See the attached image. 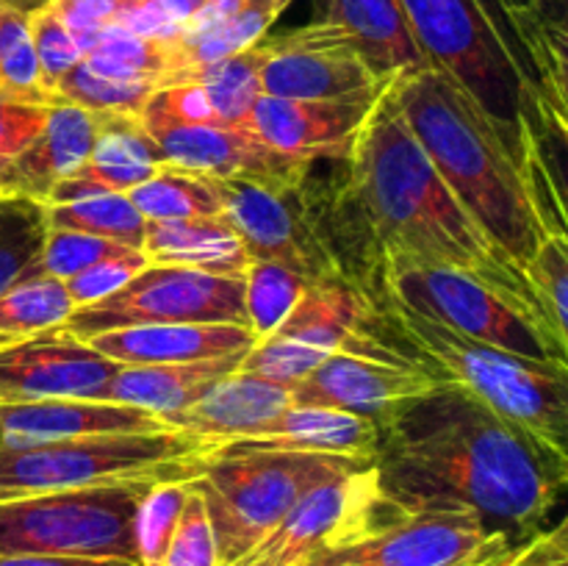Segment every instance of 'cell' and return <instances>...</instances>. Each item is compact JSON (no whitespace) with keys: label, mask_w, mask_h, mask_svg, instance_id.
I'll use <instances>...</instances> for the list:
<instances>
[{"label":"cell","mask_w":568,"mask_h":566,"mask_svg":"<svg viewBox=\"0 0 568 566\" xmlns=\"http://www.w3.org/2000/svg\"><path fill=\"white\" fill-rule=\"evenodd\" d=\"M98 137L92 153L81 170L72 172L67 181L50 192L44 205L72 203V200L92 198L103 192H131L139 183L150 181L166 164L155 139L144 131L142 120L133 117L98 114Z\"/></svg>","instance_id":"cell-22"},{"label":"cell","mask_w":568,"mask_h":566,"mask_svg":"<svg viewBox=\"0 0 568 566\" xmlns=\"http://www.w3.org/2000/svg\"><path fill=\"white\" fill-rule=\"evenodd\" d=\"M0 566H136L128 560L55 558V555H0Z\"/></svg>","instance_id":"cell-50"},{"label":"cell","mask_w":568,"mask_h":566,"mask_svg":"<svg viewBox=\"0 0 568 566\" xmlns=\"http://www.w3.org/2000/svg\"><path fill=\"white\" fill-rule=\"evenodd\" d=\"M558 566H568V560H564V564H558Z\"/></svg>","instance_id":"cell-56"},{"label":"cell","mask_w":568,"mask_h":566,"mask_svg":"<svg viewBox=\"0 0 568 566\" xmlns=\"http://www.w3.org/2000/svg\"><path fill=\"white\" fill-rule=\"evenodd\" d=\"M9 342H14V338H11V336H3V333H0V347H3V344H9Z\"/></svg>","instance_id":"cell-55"},{"label":"cell","mask_w":568,"mask_h":566,"mask_svg":"<svg viewBox=\"0 0 568 566\" xmlns=\"http://www.w3.org/2000/svg\"><path fill=\"white\" fill-rule=\"evenodd\" d=\"M449 381L444 372L419 366L381 364L358 355L333 353L314 372L288 386L292 405L336 408L381 420L397 403L433 392Z\"/></svg>","instance_id":"cell-17"},{"label":"cell","mask_w":568,"mask_h":566,"mask_svg":"<svg viewBox=\"0 0 568 566\" xmlns=\"http://www.w3.org/2000/svg\"><path fill=\"white\" fill-rule=\"evenodd\" d=\"M211 181L222 200V220L233 228L250 261H270L308 283L344 281L322 242L308 178L288 189H272L239 178Z\"/></svg>","instance_id":"cell-12"},{"label":"cell","mask_w":568,"mask_h":566,"mask_svg":"<svg viewBox=\"0 0 568 566\" xmlns=\"http://www.w3.org/2000/svg\"><path fill=\"white\" fill-rule=\"evenodd\" d=\"M148 266V259L142 253L120 255V259H105L98 261V264L87 266L78 275L67 277L64 286L70 292L75 309H83V305H92L98 300L109 297V294L120 292L139 270Z\"/></svg>","instance_id":"cell-45"},{"label":"cell","mask_w":568,"mask_h":566,"mask_svg":"<svg viewBox=\"0 0 568 566\" xmlns=\"http://www.w3.org/2000/svg\"><path fill=\"white\" fill-rule=\"evenodd\" d=\"M72 311L75 303L64 281L33 266L0 292V333L11 338L33 336L48 327H61Z\"/></svg>","instance_id":"cell-32"},{"label":"cell","mask_w":568,"mask_h":566,"mask_svg":"<svg viewBox=\"0 0 568 566\" xmlns=\"http://www.w3.org/2000/svg\"><path fill=\"white\" fill-rule=\"evenodd\" d=\"M266 59V39H261L253 48L233 53L227 59L214 61V64L197 67V70L181 72L172 83H203L209 92L211 105L216 111L220 125L242 128L247 120L250 109L261 98V64ZM170 87V83H166Z\"/></svg>","instance_id":"cell-30"},{"label":"cell","mask_w":568,"mask_h":566,"mask_svg":"<svg viewBox=\"0 0 568 566\" xmlns=\"http://www.w3.org/2000/svg\"><path fill=\"white\" fill-rule=\"evenodd\" d=\"M342 164L347 166L344 181L386 266V281L394 266L464 272L558 338L525 270L494 244L449 192L388 94L375 105L353 155Z\"/></svg>","instance_id":"cell-2"},{"label":"cell","mask_w":568,"mask_h":566,"mask_svg":"<svg viewBox=\"0 0 568 566\" xmlns=\"http://www.w3.org/2000/svg\"><path fill=\"white\" fill-rule=\"evenodd\" d=\"M144 220H194L222 216V200L211 178L164 164L150 181L128 192Z\"/></svg>","instance_id":"cell-33"},{"label":"cell","mask_w":568,"mask_h":566,"mask_svg":"<svg viewBox=\"0 0 568 566\" xmlns=\"http://www.w3.org/2000/svg\"><path fill=\"white\" fill-rule=\"evenodd\" d=\"M388 303L416 311L449 331L541 364L568 366L566 344L486 283L444 266H394Z\"/></svg>","instance_id":"cell-10"},{"label":"cell","mask_w":568,"mask_h":566,"mask_svg":"<svg viewBox=\"0 0 568 566\" xmlns=\"http://www.w3.org/2000/svg\"><path fill=\"white\" fill-rule=\"evenodd\" d=\"M433 70L458 83L525 172L532 139L552 133L541 103L477 0H399ZM558 137V133H555ZM564 139V137H560Z\"/></svg>","instance_id":"cell-4"},{"label":"cell","mask_w":568,"mask_h":566,"mask_svg":"<svg viewBox=\"0 0 568 566\" xmlns=\"http://www.w3.org/2000/svg\"><path fill=\"white\" fill-rule=\"evenodd\" d=\"M568 560L566 525H558L549 533H538L530 542L521 544L505 564L499 566H558Z\"/></svg>","instance_id":"cell-49"},{"label":"cell","mask_w":568,"mask_h":566,"mask_svg":"<svg viewBox=\"0 0 568 566\" xmlns=\"http://www.w3.org/2000/svg\"><path fill=\"white\" fill-rule=\"evenodd\" d=\"M366 472L336 477L305 494L255 547L231 566H305V560L336 533L347 511L358 499Z\"/></svg>","instance_id":"cell-23"},{"label":"cell","mask_w":568,"mask_h":566,"mask_svg":"<svg viewBox=\"0 0 568 566\" xmlns=\"http://www.w3.org/2000/svg\"><path fill=\"white\" fill-rule=\"evenodd\" d=\"M258 81L261 94L283 100H325L386 83L372 72L342 28L320 20L266 39Z\"/></svg>","instance_id":"cell-14"},{"label":"cell","mask_w":568,"mask_h":566,"mask_svg":"<svg viewBox=\"0 0 568 566\" xmlns=\"http://www.w3.org/2000/svg\"><path fill=\"white\" fill-rule=\"evenodd\" d=\"M383 322L403 338L405 350H416L449 381L464 383L488 408L568 453V366L505 353L397 303L383 309Z\"/></svg>","instance_id":"cell-6"},{"label":"cell","mask_w":568,"mask_h":566,"mask_svg":"<svg viewBox=\"0 0 568 566\" xmlns=\"http://www.w3.org/2000/svg\"><path fill=\"white\" fill-rule=\"evenodd\" d=\"M89 347L120 366L189 364L227 353H247L258 338L250 327L227 322H175L133 325L87 338Z\"/></svg>","instance_id":"cell-21"},{"label":"cell","mask_w":568,"mask_h":566,"mask_svg":"<svg viewBox=\"0 0 568 566\" xmlns=\"http://www.w3.org/2000/svg\"><path fill=\"white\" fill-rule=\"evenodd\" d=\"M159 89L153 81H116V78L98 75L83 61H78L55 87V100L81 105L92 114H114L142 120V109L150 94Z\"/></svg>","instance_id":"cell-36"},{"label":"cell","mask_w":568,"mask_h":566,"mask_svg":"<svg viewBox=\"0 0 568 566\" xmlns=\"http://www.w3.org/2000/svg\"><path fill=\"white\" fill-rule=\"evenodd\" d=\"M239 444L344 455V458H358L372 464L377 447V420L336 408L288 405L283 414L261 425L258 431H253Z\"/></svg>","instance_id":"cell-26"},{"label":"cell","mask_w":568,"mask_h":566,"mask_svg":"<svg viewBox=\"0 0 568 566\" xmlns=\"http://www.w3.org/2000/svg\"><path fill=\"white\" fill-rule=\"evenodd\" d=\"M161 6H164V9L170 11L172 20L183 28V22H189L200 9H203L205 0H161Z\"/></svg>","instance_id":"cell-51"},{"label":"cell","mask_w":568,"mask_h":566,"mask_svg":"<svg viewBox=\"0 0 568 566\" xmlns=\"http://www.w3.org/2000/svg\"><path fill=\"white\" fill-rule=\"evenodd\" d=\"M48 109L50 105L28 103L14 94L0 92V178L20 155V150L42 131Z\"/></svg>","instance_id":"cell-46"},{"label":"cell","mask_w":568,"mask_h":566,"mask_svg":"<svg viewBox=\"0 0 568 566\" xmlns=\"http://www.w3.org/2000/svg\"><path fill=\"white\" fill-rule=\"evenodd\" d=\"M172 431L161 416L136 405L103 400L0 403V447H39L92 436H136Z\"/></svg>","instance_id":"cell-18"},{"label":"cell","mask_w":568,"mask_h":566,"mask_svg":"<svg viewBox=\"0 0 568 566\" xmlns=\"http://www.w3.org/2000/svg\"><path fill=\"white\" fill-rule=\"evenodd\" d=\"M369 472L397 508L475 516L521 547L564 492L568 453L499 416L464 383L444 381L377 420Z\"/></svg>","instance_id":"cell-1"},{"label":"cell","mask_w":568,"mask_h":566,"mask_svg":"<svg viewBox=\"0 0 568 566\" xmlns=\"http://www.w3.org/2000/svg\"><path fill=\"white\" fill-rule=\"evenodd\" d=\"M189 481H159L148 488L136 511V555L139 566H161L170 549L172 533L181 519Z\"/></svg>","instance_id":"cell-38"},{"label":"cell","mask_w":568,"mask_h":566,"mask_svg":"<svg viewBox=\"0 0 568 566\" xmlns=\"http://www.w3.org/2000/svg\"><path fill=\"white\" fill-rule=\"evenodd\" d=\"M514 549L475 516L397 508L366 472L353 508L305 566H483Z\"/></svg>","instance_id":"cell-8"},{"label":"cell","mask_w":568,"mask_h":566,"mask_svg":"<svg viewBox=\"0 0 568 566\" xmlns=\"http://www.w3.org/2000/svg\"><path fill=\"white\" fill-rule=\"evenodd\" d=\"M288 405H292V392L286 386L236 370L233 375L216 381L192 405L166 416L164 422L172 431L203 438L216 449L222 444L247 438L261 425L283 414Z\"/></svg>","instance_id":"cell-20"},{"label":"cell","mask_w":568,"mask_h":566,"mask_svg":"<svg viewBox=\"0 0 568 566\" xmlns=\"http://www.w3.org/2000/svg\"><path fill=\"white\" fill-rule=\"evenodd\" d=\"M48 231H78L89 236L109 239L142 253L148 220L136 211L125 192H103L72 203L44 205Z\"/></svg>","instance_id":"cell-31"},{"label":"cell","mask_w":568,"mask_h":566,"mask_svg":"<svg viewBox=\"0 0 568 566\" xmlns=\"http://www.w3.org/2000/svg\"><path fill=\"white\" fill-rule=\"evenodd\" d=\"M114 3L120 6V9H122V6H136V3H144V0H114Z\"/></svg>","instance_id":"cell-54"},{"label":"cell","mask_w":568,"mask_h":566,"mask_svg":"<svg viewBox=\"0 0 568 566\" xmlns=\"http://www.w3.org/2000/svg\"><path fill=\"white\" fill-rule=\"evenodd\" d=\"M0 3H14V6H22V9H33V6L44 3V0H0Z\"/></svg>","instance_id":"cell-52"},{"label":"cell","mask_w":568,"mask_h":566,"mask_svg":"<svg viewBox=\"0 0 568 566\" xmlns=\"http://www.w3.org/2000/svg\"><path fill=\"white\" fill-rule=\"evenodd\" d=\"M81 61L98 75L116 81H153L159 87H164L175 72L170 39L139 37L120 22L100 28Z\"/></svg>","instance_id":"cell-29"},{"label":"cell","mask_w":568,"mask_h":566,"mask_svg":"<svg viewBox=\"0 0 568 566\" xmlns=\"http://www.w3.org/2000/svg\"><path fill=\"white\" fill-rule=\"evenodd\" d=\"M514 553H516V549H514ZM514 553H510V555H514ZM510 555H503V558H494V560H488V564H483V566H499V564H505V560H508Z\"/></svg>","instance_id":"cell-53"},{"label":"cell","mask_w":568,"mask_h":566,"mask_svg":"<svg viewBox=\"0 0 568 566\" xmlns=\"http://www.w3.org/2000/svg\"><path fill=\"white\" fill-rule=\"evenodd\" d=\"M142 255L148 264L183 266V270L242 277V281L253 264L233 228L222 216L148 220Z\"/></svg>","instance_id":"cell-27"},{"label":"cell","mask_w":568,"mask_h":566,"mask_svg":"<svg viewBox=\"0 0 568 566\" xmlns=\"http://www.w3.org/2000/svg\"><path fill=\"white\" fill-rule=\"evenodd\" d=\"M131 253H139V250L109 242V239L89 236V233L48 231L37 266L42 272H48V275L59 277V281H67V277L78 275V272L87 270V266L98 264V261L120 259V255Z\"/></svg>","instance_id":"cell-42"},{"label":"cell","mask_w":568,"mask_h":566,"mask_svg":"<svg viewBox=\"0 0 568 566\" xmlns=\"http://www.w3.org/2000/svg\"><path fill=\"white\" fill-rule=\"evenodd\" d=\"M114 22H120L128 31L139 33L148 39H175L181 33V26L170 17V11L161 6V0H144L136 6H122L116 11Z\"/></svg>","instance_id":"cell-48"},{"label":"cell","mask_w":568,"mask_h":566,"mask_svg":"<svg viewBox=\"0 0 568 566\" xmlns=\"http://www.w3.org/2000/svg\"><path fill=\"white\" fill-rule=\"evenodd\" d=\"M159 144L166 164L216 181H253L272 189L300 186L311 175V161L266 148L244 128L227 125H155L144 128Z\"/></svg>","instance_id":"cell-16"},{"label":"cell","mask_w":568,"mask_h":566,"mask_svg":"<svg viewBox=\"0 0 568 566\" xmlns=\"http://www.w3.org/2000/svg\"><path fill=\"white\" fill-rule=\"evenodd\" d=\"M161 566H220L216 560L214 527H211L205 499L189 481V494L183 499L181 519H178L175 533H172L170 549Z\"/></svg>","instance_id":"cell-43"},{"label":"cell","mask_w":568,"mask_h":566,"mask_svg":"<svg viewBox=\"0 0 568 566\" xmlns=\"http://www.w3.org/2000/svg\"><path fill=\"white\" fill-rule=\"evenodd\" d=\"M175 322H227L247 325L242 277L209 275L183 266L148 264L120 292L83 305L64 322L78 338L133 325H175Z\"/></svg>","instance_id":"cell-11"},{"label":"cell","mask_w":568,"mask_h":566,"mask_svg":"<svg viewBox=\"0 0 568 566\" xmlns=\"http://www.w3.org/2000/svg\"><path fill=\"white\" fill-rule=\"evenodd\" d=\"M325 358L327 353H322V350L305 347V344L292 342V338L266 336L258 338V342L247 350L239 372L258 375L264 377V381L281 383V386L288 388L297 381H303L308 372H314Z\"/></svg>","instance_id":"cell-41"},{"label":"cell","mask_w":568,"mask_h":566,"mask_svg":"<svg viewBox=\"0 0 568 566\" xmlns=\"http://www.w3.org/2000/svg\"><path fill=\"white\" fill-rule=\"evenodd\" d=\"M288 3L292 0H250L239 14L209 28V31L178 33L175 39H170L172 55H175V72H172L166 83L175 81L181 72L214 64V61L227 59V55L242 53V50L258 44L261 39H266V31L286 11Z\"/></svg>","instance_id":"cell-28"},{"label":"cell","mask_w":568,"mask_h":566,"mask_svg":"<svg viewBox=\"0 0 568 566\" xmlns=\"http://www.w3.org/2000/svg\"><path fill=\"white\" fill-rule=\"evenodd\" d=\"M100 117L81 105L55 100L48 109L42 131L20 150L9 170L0 178V194L6 198H28L48 203L50 192L61 181L81 170L92 153L98 137Z\"/></svg>","instance_id":"cell-19"},{"label":"cell","mask_w":568,"mask_h":566,"mask_svg":"<svg viewBox=\"0 0 568 566\" xmlns=\"http://www.w3.org/2000/svg\"><path fill=\"white\" fill-rule=\"evenodd\" d=\"M244 355L247 353H227L216 355V358L189 361V364L120 366L94 400L136 405V408L166 420V416L192 405L216 381L233 375L242 366Z\"/></svg>","instance_id":"cell-25"},{"label":"cell","mask_w":568,"mask_h":566,"mask_svg":"<svg viewBox=\"0 0 568 566\" xmlns=\"http://www.w3.org/2000/svg\"><path fill=\"white\" fill-rule=\"evenodd\" d=\"M386 94L449 192L525 270L547 228L525 172L475 100L433 67L397 75Z\"/></svg>","instance_id":"cell-3"},{"label":"cell","mask_w":568,"mask_h":566,"mask_svg":"<svg viewBox=\"0 0 568 566\" xmlns=\"http://www.w3.org/2000/svg\"><path fill=\"white\" fill-rule=\"evenodd\" d=\"M48 222L44 205L0 194V292L39 264Z\"/></svg>","instance_id":"cell-34"},{"label":"cell","mask_w":568,"mask_h":566,"mask_svg":"<svg viewBox=\"0 0 568 566\" xmlns=\"http://www.w3.org/2000/svg\"><path fill=\"white\" fill-rule=\"evenodd\" d=\"M211 449L181 431L0 447V503L131 481H194Z\"/></svg>","instance_id":"cell-7"},{"label":"cell","mask_w":568,"mask_h":566,"mask_svg":"<svg viewBox=\"0 0 568 566\" xmlns=\"http://www.w3.org/2000/svg\"><path fill=\"white\" fill-rule=\"evenodd\" d=\"M59 14V20L70 28L81 53L92 48L100 28L111 26L120 11L114 0H44Z\"/></svg>","instance_id":"cell-47"},{"label":"cell","mask_w":568,"mask_h":566,"mask_svg":"<svg viewBox=\"0 0 568 566\" xmlns=\"http://www.w3.org/2000/svg\"><path fill=\"white\" fill-rule=\"evenodd\" d=\"M28 11L14 3H0V92L14 94L28 103L50 105L39 75L37 50H33Z\"/></svg>","instance_id":"cell-35"},{"label":"cell","mask_w":568,"mask_h":566,"mask_svg":"<svg viewBox=\"0 0 568 566\" xmlns=\"http://www.w3.org/2000/svg\"><path fill=\"white\" fill-rule=\"evenodd\" d=\"M28 26H31L42 87L55 103V87L83 59V53L78 48L75 37L70 33V28L59 20V14L48 3H39L28 11Z\"/></svg>","instance_id":"cell-40"},{"label":"cell","mask_w":568,"mask_h":566,"mask_svg":"<svg viewBox=\"0 0 568 566\" xmlns=\"http://www.w3.org/2000/svg\"><path fill=\"white\" fill-rule=\"evenodd\" d=\"M369 466L344 455L239 442L211 449L192 486L205 499L220 566L236 564L305 494Z\"/></svg>","instance_id":"cell-5"},{"label":"cell","mask_w":568,"mask_h":566,"mask_svg":"<svg viewBox=\"0 0 568 566\" xmlns=\"http://www.w3.org/2000/svg\"><path fill=\"white\" fill-rule=\"evenodd\" d=\"M388 83L325 100H283L261 94L244 120V131L266 148L300 161H349L372 111Z\"/></svg>","instance_id":"cell-13"},{"label":"cell","mask_w":568,"mask_h":566,"mask_svg":"<svg viewBox=\"0 0 568 566\" xmlns=\"http://www.w3.org/2000/svg\"><path fill=\"white\" fill-rule=\"evenodd\" d=\"M316 20L342 28L383 81L430 67L399 0H316Z\"/></svg>","instance_id":"cell-24"},{"label":"cell","mask_w":568,"mask_h":566,"mask_svg":"<svg viewBox=\"0 0 568 566\" xmlns=\"http://www.w3.org/2000/svg\"><path fill=\"white\" fill-rule=\"evenodd\" d=\"M311 283L270 261H253L244 275V309L255 338H266L292 314Z\"/></svg>","instance_id":"cell-37"},{"label":"cell","mask_w":568,"mask_h":566,"mask_svg":"<svg viewBox=\"0 0 568 566\" xmlns=\"http://www.w3.org/2000/svg\"><path fill=\"white\" fill-rule=\"evenodd\" d=\"M142 125H220L203 83H170L159 87L142 109Z\"/></svg>","instance_id":"cell-44"},{"label":"cell","mask_w":568,"mask_h":566,"mask_svg":"<svg viewBox=\"0 0 568 566\" xmlns=\"http://www.w3.org/2000/svg\"><path fill=\"white\" fill-rule=\"evenodd\" d=\"M120 370L64 325L0 347V403L94 400Z\"/></svg>","instance_id":"cell-15"},{"label":"cell","mask_w":568,"mask_h":566,"mask_svg":"<svg viewBox=\"0 0 568 566\" xmlns=\"http://www.w3.org/2000/svg\"><path fill=\"white\" fill-rule=\"evenodd\" d=\"M159 481L67 488L0 503V555L128 560L139 566L136 511Z\"/></svg>","instance_id":"cell-9"},{"label":"cell","mask_w":568,"mask_h":566,"mask_svg":"<svg viewBox=\"0 0 568 566\" xmlns=\"http://www.w3.org/2000/svg\"><path fill=\"white\" fill-rule=\"evenodd\" d=\"M525 275L530 281L532 292H536L538 303H541L544 314H547L549 325L568 344V250L566 236L558 233H547L541 244L532 253L530 264L525 266Z\"/></svg>","instance_id":"cell-39"}]
</instances>
